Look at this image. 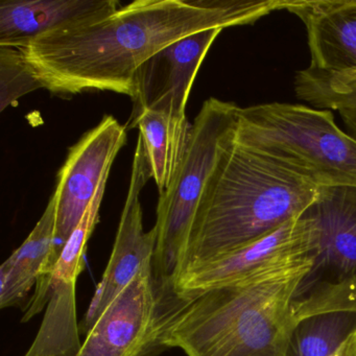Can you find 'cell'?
Listing matches in <instances>:
<instances>
[{
    "instance_id": "obj_1",
    "label": "cell",
    "mask_w": 356,
    "mask_h": 356,
    "mask_svg": "<svg viewBox=\"0 0 356 356\" xmlns=\"http://www.w3.org/2000/svg\"><path fill=\"white\" fill-rule=\"evenodd\" d=\"M287 0H136L111 14L43 35L20 49L44 88L60 95L112 91L134 101L138 74L195 33L255 24Z\"/></svg>"
},
{
    "instance_id": "obj_2",
    "label": "cell",
    "mask_w": 356,
    "mask_h": 356,
    "mask_svg": "<svg viewBox=\"0 0 356 356\" xmlns=\"http://www.w3.org/2000/svg\"><path fill=\"white\" fill-rule=\"evenodd\" d=\"M318 191L305 177L234 137L202 197L180 276L299 218L316 201Z\"/></svg>"
},
{
    "instance_id": "obj_3",
    "label": "cell",
    "mask_w": 356,
    "mask_h": 356,
    "mask_svg": "<svg viewBox=\"0 0 356 356\" xmlns=\"http://www.w3.org/2000/svg\"><path fill=\"white\" fill-rule=\"evenodd\" d=\"M312 264L178 299L161 343L187 356H289L291 302Z\"/></svg>"
},
{
    "instance_id": "obj_4",
    "label": "cell",
    "mask_w": 356,
    "mask_h": 356,
    "mask_svg": "<svg viewBox=\"0 0 356 356\" xmlns=\"http://www.w3.org/2000/svg\"><path fill=\"white\" fill-rule=\"evenodd\" d=\"M235 139L318 187H356V138L339 129L330 110L286 103L239 107Z\"/></svg>"
},
{
    "instance_id": "obj_5",
    "label": "cell",
    "mask_w": 356,
    "mask_h": 356,
    "mask_svg": "<svg viewBox=\"0 0 356 356\" xmlns=\"http://www.w3.org/2000/svg\"><path fill=\"white\" fill-rule=\"evenodd\" d=\"M239 107L210 97L191 126L180 165L168 188L159 195L154 228L157 243L153 277L158 289L176 296L177 280L188 245L191 228L218 159L234 139Z\"/></svg>"
},
{
    "instance_id": "obj_6",
    "label": "cell",
    "mask_w": 356,
    "mask_h": 356,
    "mask_svg": "<svg viewBox=\"0 0 356 356\" xmlns=\"http://www.w3.org/2000/svg\"><path fill=\"white\" fill-rule=\"evenodd\" d=\"M316 225L314 261L291 302L295 322L329 312H356V187H320L304 211Z\"/></svg>"
},
{
    "instance_id": "obj_7",
    "label": "cell",
    "mask_w": 356,
    "mask_h": 356,
    "mask_svg": "<svg viewBox=\"0 0 356 356\" xmlns=\"http://www.w3.org/2000/svg\"><path fill=\"white\" fill-rule=\"evenodd\" d=\"M106 184L99 187L57 264L44 280L37 283L34 296L24 308V323L47 309L36 339L24 356H76L82 347L76 321V280L84 268L87 243L99 222Z\"/></svg>"
},
{
    "instance_id": "obj_8",
    "label": "cell",
    "mask_w": 356,
    "mask_h": 356,
    "mask_svg": "<svg viewBox=\"0 0 356 356\" xmlns=\"http://www.w3.org/2000/svg\"><path fill=\"white\" fill-rule=\"evenodd\" d=\"M316 243V225L303 213L264 238L181 275L175 293L178 299H191L210 289L312 264Z\"/></svg>"
},
{
    "instance_id": "obj_9",
    "label": "cell",
    "mask_w": 356,
    "mask_h": 356,
    "mask_svg": "<svg viewBox=\"0 0 356 356\" xmlns=\"http://www.w3.org/2000/svg\"><path fill=\"white\" fill-rule=\"evenodd\" d=\"M172 304L158 291L153 266L141 270L86 334L76 356H157Z\"/></svg>"
},
{
    "instance_id": "obj_10",
    "label": "cell",
    "mask_w": 356,
    "mask_h": 356,
    "mask_svg": "<svg viewBox=\"0 0 356 356\" xmlns=\"http://www.w3.org/2000/svg\"><path fill=\"white\" fill-rule=\"evenodd\" d=\"M126 143L127 127L113 116L106 115L70 147L54 191L57 201L55 245L37 283L44 280L57 264L99 187L107 182L112 164Z\"/></svg>"
},
{
    "instance_id": "obj_11",
    "label": "cell",
    "mask_w": 356,
    "mask_h": 356,
    "mask_svg": "<svg viewBox=\"0 0 356 356\" xmlns=\"http://www.w3.org/2000/svg\"><path fill=\"white\" fill-rule=\"evenodd\" d=\"M151 176L143 141L138 137L133 158L128 195L120 216L111 257L103 278L97 285L86 316L80 324L81 334L86 335L89 332L108 306L141 270L153 266L157 231L153 228L145 232L140 203L141 191Z\"/></svg>"
},
{
    "instance_id": "obj_12",
    "label": "cell",
    "mask_w": 356,
    "mask_h": 356,
    "mask_svg": "<svg viewBox=\"0 0 356 356\" xmlns=\"http://www.w3.org/2000/svg\"><path fill=\"white\" fill-rule=\"evenodd\" d=\"M222 29L185 37L160 51L138 74V92L132 115L140 110H161L175 120H187L186 105L200 67Z\"/></svg>"
},
{
    "instance_id": "obj_13",
    "label": "cell",
    "mask_w": 356,
    "mask_h": 356,
    "mask_svg": "<svg viewBox=\"0 0 356 356\" xmlns=\"http://www.w3.org/2000/svg\"><path fill=\"white\" fill-rule=\"evenodd\" d=\"M285 11L305 26L310 68L356 70V0H287Z\"/></svg>"
},
{
    "instance_id": "obj_14",
    "label": "cell",
    "mask_w": 356,
    "mask_h": 356,
    "mask_svg": "<svg viewBox=\"0 0 356 356\" xmlns=\"http://www.w3.org/2000/svg\"><path fill=\"white\" fill-rule=\"evenodd\" d=\"M120 7L116 0H3L0 47L24 49L43 35L99 19Z\"/></svg>"
},
{
    "instance_id": "obj_15",
    "label": "cell",
    "mask_w": 356,
    "mask_h": 356,
    "mask_svg": "<svg viewBox=\"0 0 356 356\" xmlns=\"http://www.w3.org/2000/svg\"><path fill=\"white\" fill-rule=\"evenodd\" d=\"M57 201L51 195L49 204L28 238L0 266V307L26 303L37 284L55 245Z\"/></svg>"
},
{
    "instance_id": "obj_16",
    "label": "cell",
    "mask_w": 356,
    "mask_h": 356,
    "mask_svg": "<svg viewBox=\"0 0 356 356\" xmlns=\"http://www.w3.org/2000/svg\"><path fill=\"white\" fill-rule=\"evenodd\" d=\"M131 124L138 128L149 176L162 195L180 165L191 124L188 120H175L168 112L147 108L131 116Z\"/></svg>"
},
{
    "instance_id": "obj_17",
    "label": "cell",
    "mask_w": 356,
    "mask_h": 356,
    "mask_svg": "<svg viewBox=\"0 0 356 356\" xmlns=\"http://www.w3.org/2000/svg\"><path fill=\"white\" fill-rule=\"evenodd\" d=\"M293 88L296 97L312 108L339 112L356 138V70L325 72L307 67L296 74Z\"/></svg>"
},
{
    "instance_id": "obj_18",
    "label": "cell",
    "mask_w": 356,
    "mask_h": 356,
    "mask_svg": "<svg viewBox=\"0 0 356 356\" xmlns=\"http://www.w3.org/2000/svg\"><path fill=\"white\" fill-rule=\"evenodd\" d=\"M356 330V312L314 314L296 323L289 356H332Z\"/></svg>"
},
{
    "instance_id": "obj_19",
    "label": "cell",
    "mask_w": 356,
    "mask_h": 356,
    "mask_svg": "<svg viewBox=\"0 0 356 356\" xmlns=\"http://www.w3.org/2000/svg\"><path fill=\"white\" fill-rule=\"evenodd\" d=\"M41 88L44 86L22 49L0 47V111L16 106L20 97Z\"/></svg>"
},
{
    "instance_id": "obj_20",
    "label": "cell",
    "mask_w": 356,
    "mask_h": 356,
    "mask_svg": "<svg viewBox=\"0 0 356 356\" xmlns=\"http://www.w3.org/2000/svg\"><path fill=\"white\" fill-rule=\"evenodd\" d=\"M332 356H356V330L343 341Z\"/></svg>"
}]
</instances>
